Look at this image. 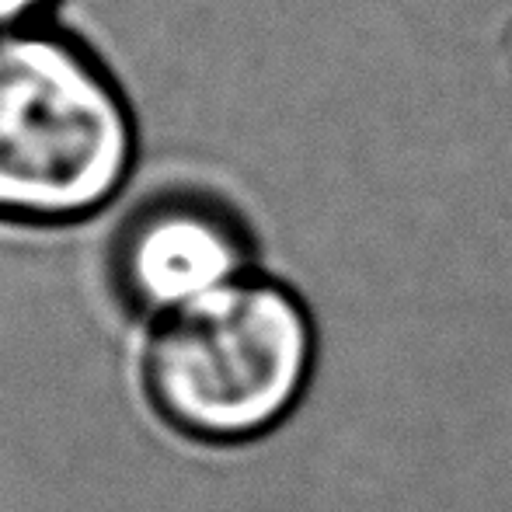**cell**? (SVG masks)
Returning <instances> with one entry per match:
<instances>
[{
	"instance_id": "obj_1",
	"label": "cell",
	"mask_w": 512,
	"mask_h": 512,
	"mask_svg": "<svg viewBox=\"0 0 512 512\" xmlns=\"http://www.w3.org/2000/svg\"><path fill=\"white\" fill-rule=\"evenodd\" d=\"M321 356L314 307L258 272L154 321L140 384L178 439L230 453L283 429L304 405Z\"/></svg>"
},
{
	"instance_id": "obj_2",
	"label": "cell",
	"mask_w": 512,
	"mask_h": 512,
	"mask_svg": "<svg viewBox=\"0 0 512 512\" xmlns=\"http://www.w3.org/2000/svg\"><path fill=\"white\" fill-rule=\"evenodd\" d=\"M133 122L112 77L53 32L0 35V216L67 223L126 182Z\"/></svg>"
},
{
	"instance_id": "obj_4",
	"label": "cell",
	"mask_w": 512,
	"mask_h": 512,
	"mask_svg": "<svg viewBox=\"0 0 512 512\" xmlns=\"http://www.w3.org/2000/svg\"><path fill=\"white\" fill-rule=\"evenodd\" d=\"M49 0H0V35L28 28V21L46 7Z\"/></svg>"
},
{
	"instance_id": "obj_3",
	"label": "cell",
	"mask_w": 512,
	"mask_h": 512,
	"mask_svg": "<svg viewBox=\"0 0 512 512\" xmlns=\"http://www.w3.org/2000/svg\"><path fill=\"white\" fill-rule=\"evenodd\" d=\"M248 269L244 227L203 199H164L143 209L115 244V286L154 321L196 304Z\"/></svg>"
}]
</instances>
